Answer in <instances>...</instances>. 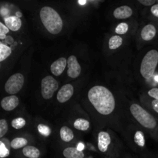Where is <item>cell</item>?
Listing matches in <instances>:
<instances>
[{
	"mask_svg": "<svg viewBox=\"0 0 158 158\" xmlns=\"http://www.w3.org/2000/svg\"><path fill=\"white\" fill-rule=\"evenodd\" d=\"M24 77L21 73H15L11 76L5 84V90L6 93L13 95L21 90L24 84Z\"/></svg>",
	"mask_w": 158,
	"mask_h": 158,
	"instance_id": "cell-6",
	"label": "cell"
},
{
	"mask_svg": "<svg viewBox=\"0 0 158 158\" xmlns=\"http://www.w3.org/2000/svg\"><path fill=\"white\" fill-rule=\"evenodd\" d=\"M148 95L151 97H152V98H154V100H158V88L154 87L150 89L148 91Z\"/></svg>",
	"mask_w": 158,
	"mask_h": 158,
	"instance_id": "cell-29",
	"label": "cell"
},
{
	"mask_svg": "<svg viewBox=\"0 0 158 158\" xmlns=\"http://www.w3.org/2000/svg\"><path fill=\"white\" fill-rule=\"evenodd\" d=\"M134 141L140 148H143L145 145V140H144V134L142 131H137L134 135Z\"/></svg>",
	"mask_w": 158,
	"mask_h": 158,
	"instance_id": "cell-22",
	"label": "cell"
},
{
	"mask_svg": "<svg viewBox=\"0 0 158 158\" xmlns=\"http://www.w3.org/2000/svg\"><path fill=\"white\" fill-rule=\"evenodd\" d=\"M151 13H152L154 16L157 17L158 18V4L154 5V6L151 7Z\"/></svg>",
	"mask_w": 158,
	"mask_h": 158,
	"instance_id": "cell-31",
	"label": "cell"
},
{
	"mask_svg": "<svg viewBox=\"0 0 158 158\" xmlns=\"http://www.w3.org/2000/svg\"><path fill=\"white\" fill-rule=\"evenodd\" d=\"M9 32V29L6 25L3 23H0V39L1 40H4L6 36V34Z\"/></svg>",
	"mask_w": 158,
	"mask_h": 158,
	"instance_id": "cell-27",
	"label": "cell"
},
{
	"mask_svg": "<svg viewBox=\"0 0 158 158\" xmlns=\"http://www.w3.org/2000/svg\"><path fill=\"white\" fill-rule=\"evenodd\" d=\"M128 29H129V26L127 23H120V24L117 26V27L116 28V31L117 34H120V35H123V34H125L127 32Z\"/></svg>",
	"mask_w": 158,
	"mask_h": 158,
	"instance_id": "cell-25",
	"label": "cell"
},
{
	"mask_svg": "<svg viewBox=\"0 0 158 158\" xmlns=\"http://www.w3.org/2000/svg\"><path fill=\"white\" fill-rule=\"evenodd\" d=\"M73 126L77 130L85 131L89 129V122L83 118H78L75 120Z\"/></svg>",
	"mask_w": 158,
	"mask_h": 158,
	"instance_id": "cell-18",
	"label": "cell"
},
{
	"mask_svg": "<svg viewBox=\"0 0 158 158\" xmlns=\"http://www.w3.org/2000/svg\"><path fill=\"white\" fill-rule=\"evenodd\" d=\"M133 11L131 7L127 6H122L117 8L114 12V16L117 19H125L132 15Z\"/></svg>",
	"mask_w": 158,
	"mask_h": 158,
	"instance_id": "cell-12",
	"label": "cell"
},
{
	"mask_svg": "<svg viewBox=\"0 0 158 158\" xmlns=\"http://www.w3.org/2000/svg\"><path fill=\"white\" fill-rule=\"evenodd\" d=\"M12 53V49L6 45L0 43V61L2 62Z\"/></svg>",
	"mask_w": 158,
	"mask_h": 158,
	"instance_id": "cell-21",
	"label": "cell"
},
{
	"mask_svg": "<svg viewBox=\"0 0 158 158\" xmlns=\"http://www.w3.org/2000/svg\"><path fill=\"white\" fill-rule=\"evenodd\" d=\"M23 155L27 158H39L40 151L34 146H26L23 149Z\"/></svg>",
	"mask_w": 158,
	"mask_h": 158,
	"instance_id": "cell-16",
	"label": "cell"
},
{
	"mask_svg": "<svg viewBox=\"0 0 158 158\" xmlns=\"http://www.w3.org/2000/svg\"><path fill=\"white\" fill-rule=\"evenodd\" d=\"M139 2L142 5H144L146 6H154V3L156 2V0H139Z\"/></svg>",
	"mask_w": 158,
	"mask_h": 158,
	"instance_id": "cell-30",
	"label": "cell"
},
{
	"mask_svg": "<svg viewBox=\"0 0 158 158\" xmlns=\"http://www.w3.org/2000/svg\"><path fill=\"white\" fill-rule=\"evenodd\" d=\"M111 143V138L110 134L105 131H101L98 134V148L102 153L107 151L109 145Z\"/></svg>",
	"mask_w": 158,
	"mask_h": 158,
	"instance_id": "cell-9",
	"label": "cell"
},
{
	"mask_svg": "<svg viewBox=\"0 0 158 158\" xmlns=\"http://www.w3.org/2000/svg\"><path fill=\"white\" fill-rule=\"evenodd\" d=\"M19 105V98L16 96H9L2 99L1 102V106L2 109L6 111H12L16 108Z\"/></svg>",
	"mask_w": 158,
	"mask_h": 158,
	"instance_id": "cell-11",
	"label": "cell"
},
{
	"mask_svg": "<svg viewBox=\"0 0 158 158\" xmlns=\"http://www.w3.org/2000/svg\"><path fill=\"white\" fill-rule=\"evenodd\" d=\"M86 2V1H80V2H79V3H80V4H82V5L85 4Z\"/></svg>",
	"mask_w": 158,
	"mask_h": 158,
	"instance_id": "cell-35",
	"label": "cell"
},
{
	"mask_svg": "<svg viewBox=\"0 0 158 158\" xmlns=\"http://www.w3.org/2000/svg\"><path fill=\"white\" fill-rule=\"evenodd\" d=\"M60 137H61L62 140L65 142H69L73 139L74 134L72 130L70 128H69L68 127H61L60 131Z\"/></svg>",
	"mask_w": 158,
	"mask_h": 158,
	"instance_id": "cell-17",
	"label": "cell"
},
{
	"mask_svg": "<svg viewBox=\"0 0 158 158\" xmlns=\"http://www.w3.org/2000/svg\"><path fill=\"white\" fill-rule=\"evenodd\" d=\"M63 154L65 158H84L83 151H80L77 148H67L63 150Z\"/></svg>",
	"mask_w": 158,
	"mask_h": 158,
	"instance_id": "cell-15",
	"label": "cell"
},
{
	"mask_svg": "<svg viewBox=\"0 0 158 158\" xmlns=\"http://www.w3.org/2000/svg\"><path fill=\"white\" fill-rule=\"evenodd\" d=\"M66 65H67V60L64 57H61L54 61L53 63L51 64L50 70L52 73L55 76H60L64 71L65 68H66Z\"/></svg>",
	"mask_w": 158,
	"mask_h": 158,
	"instance_id": "cell-10",
	"label": "cell"
},
{
	"mask_svg": "<svg viewBox=\"0 0 158 158\" xmlns=\"http://www.w3.org/2000/svg\"><path fill=\"white\" fill-rule=\"evenodd\" d=\"M9 151L7 149L3 142H0V156L2 158H4L9 156Z\"/></svg>",
	"mask_w": 158,
	"mask_h": 158,
	"instance_id": "cell-28",
	"label": "cell"
},
{
	"mask_svg": "<svg viewBox=\"0 0 158 158\" xmlns=\"http://www.w3.org/2000/svg\"><path fill=\"white\" fill-rule=\"evenodd\" d=\"M133 117L138 121V123L147 129H154L157 125V122L154 116L145 110L138 104H132L130 107Z\"/></svg>",
	"mask_w": 158,
	"mask_h": 158,
	"instance_id": "cell-4",
	"label": "cell"
},
{
	"mask_svg": "<svg viewBox=\"0 0 158 158\" xmlns=\"http://www.w3.org/2000/svg\"><path fill=\"white\" fill-rule=\"evenodd\" d=\"M88 99L96 110L102 115H109L115 109L114 95L105 86H93L88 92Z\"/></svg>",
	"mask_w": 158,
	"mask_h": 158,
	"instance_id": "cell-1",
	"label": "cell"
},
{
	"mask_svg": "<svg viewBox=\"0 0 158 158\" xmlns=\"http://www.w3.org/2000/svg\"><path fill=\"white\" fill-rule=\"evenodd\" d=\"M5 24L10 30L16 32L20 29L22 26V21L17 16H8L4 19Z\"/></svg>",
	"mask_w": 158,
	"mask_h": 158,
	"instance_id": "cell-13",
	"label": "cell"
},
{
	"mask_svg": "<svg viewBox=\"0 0 158 158\" xmlns=\"http://www.w3.org/2000/svg\"><path fill=\"white\" fill-rule=\"evenodd\" d=\"M58 82L51 76H47L42 80L41 94L43 99L49 100L53 96L54 93L58 89Z\"/></svg>",
	"mask_w": 158,
	"mask_h": 158,
	"instance_id": "cell-5",
	"label": "cell"
},
{
	"mask_svg": "<svg viewBox=\"0 0 158 158\" xmlns=\"http://www.w3.org/2000/svg\"><path fill=\"white\" fill-rule=\"evenodd\" d=\"M77 148L79 150V151H83V150L84 149V145H83L82 143H78V145H77Z\"/></svg>",
	"mask_w": 158,
	"mask_h": 158,
	"instance_id": "cell-33",
	"label": "cell"
},
{
	"mask_svg": "<svg viewBox=\"0 0 158 158\" xmlns=\"http://www.w3.org/2000/svg\"><path fill=\"white\" fill-rule=\"evenodd\" d=\"M28 141L26 139L23 138V137H16V138L13 139V140L11 141L10 146L11 148H13V149L17 150L20 149V148L26 147Z\"/></svg>",
	"mask_w": 158,
	"mask_h": 158,
	"instance_id": "cell-19",
	"label": "cell"
},
{
	"mask_svg": "<svg viewBox=\"0 0 158 158\" xmlns=\"http://www.w3.org/2000/svg\"><path fill=\"white\" fill-rule=\"evenodd\" d=\"M158 65V51L151 49L147 52L140 65V74L145 80H151Z\"/></svg>",
	"mask_w": 158,
	"mask_h": 158,
	"instance_id": "cell-3",
	"label": "cell"
},
{
	"mask_svg": "<svg viewBox=\"0 0 158 158\" xmlns=\"http://www.w3.org/2000/svg\"><path fill=\"white\" fill-rule=\"evenodd\" d=\"M67 75L72 79L77 78L81 73V66L75 56H70L67 60Z\"/></svg>",
	"mask_w": 158,
	"mask_h": 158,
	"instance_id": "cell-7",
	"label": "cell"
},
{
	"mask_svg": "<svg viewBox=\"0 0 158 158\" xmlns=\"http://www.w3.org/2000/svg\"><path fill=\"white\" fill-rule=\"evenodd\" d=\"M37 129H38L39 132L42 134V135L45 136V137H48V136L50 135L51 134V129L46 125L43 124V123H40L37 127Z\"/></svg>",
	"mask_w": 158,
	"mask_h": 158,
	"instance_id": "cell-24",
	"label": "cell"
},
{
	"mask_svg": "<svg viewBox=\"0 0 158 158\" xmlns=\"http://www.w3.org/2000/svg\"><path fill=\"white\" fill-rule=\"evenodd\" d=\"M40 19L46 30L51 34L56 35L63 29V20L58 12L49 6H44L40 10Z\"/></svg>",
	"mask_w": 158,
	"mask_h": 158,
	"instance_id": "cell-2",
	"label": "cell"
},
{
	"mask_svg": "<svg viewBox=\"0 0 158 158\" xmlns=\"http://www.w3.org/2000/svg\"><path fill=\"white\" fill-rule=\"evenodd\" d=\"M157 35V29L152 24H148L143 28L141 31V37L145 41L153 40Z\"/></svg>",
	"mask_w": 158,
	"mask_h": 158,
	"instance_id": "cell-14",
	"label": "cell"
},
{
	"mask_svg": "<svg viewBox=\"0 0 158 158\" xmlns=\"http://www.w3.org/2000/svg\"><path fill=\"white\" fill-rule=\"evenodd\" d=\"M74 93V87L71 84H66L62 86L57 94V100L60 103H66L72 97Z\"/></svg>",
	"mask_w": 158,
	"mask_h": 158,
	"instance_id": "cell-8",
	"label": "cell"
},
{
	"mask_svg": "<svg viewBox=\"0 0 158 158\" xmlns=\"http://www.w3.org/2000/svg\"><path fill=\"white\" fill-rule=\"evenodd\" d=\"M11 124H12V127L15 128V129H21L26 125V120H25V119L22 118V117H18V118L12 120Z\"/></svg>",
	"mask_w": 158,
	"mask_h": 158,
	"instance_id": "cell-23",
	"label": "cell"
},
{
	"mask_svg": "<svg viewBox=\"0 0 158 158\" xmlns=\"http://www.w3.org/2000/svg\"><path fill=\"white\" fill-rule=\"evenodd\" d=\"M157 158H158V157H157Z\"/></svg>",
	"mask_w": 158,
	"mask_h": 158,
	"instance_id": "cell-36",
	"label": "cell"
},
{
	"mask_svg": "<svg viewBox=\"0 0 158 158\" xmlns=\"http://www.w3.org/2000/svg\"><path fill=\"white\" fill-rule=\"evenodd\" d=\"M8 131V124L7 121L4 119H2L0 120V137H3L5 134L7 133Z\"/></svg>",
	"mask_w": 158,
	"mask_h": 158,
	"instance_id": "cell-26",
	"label": "cell"
},
{
	"mask_svg": "<svg viewBox=\"0 0 158 158\" xmlns=\"http://www.w3.org/2000/svg\"><path fill=\"white\" fill-rule=\"evenodd\" d=\"M16 16L19 17V18H20V17L22 16V13H20L19 12H16Z\"/></svg>",
	"mask_w": 158,
	"mask_h": 158,
	"instance_id": "cell-34",
	"label": "cell"
},
{
	"mask_svg": "<svg viewBox=\"0 0 158 158\" xmlns=\"http://www.w3.org/2000/svg\"><path fill=\"white\" fill-rule=\"evenodd\" d=\"M151 106H152L153 110H154L158 114V100H153L152 103H151Z\"/></svg>",
	"mask_w": 158,
	"mask_h": 158,
	"instance_id": "cell-32",
	"label": "cell"
},
{
	"mask_svg": "<svg viewBox=\"0 0 158 158\" xmlns=\"http://www.w3.org/2000/svg\"><path fill=\"white\" fill-rule=\"evenodd\" d=\"M123 43V39L119 35H114L109 40V48L110 49H116L120 47Z\"/></svg>",
	"mask_w": 158,
	"mask_h": 158,
	"instance_id": "cell-20",
	"label": "cell"
}]
</instances>
